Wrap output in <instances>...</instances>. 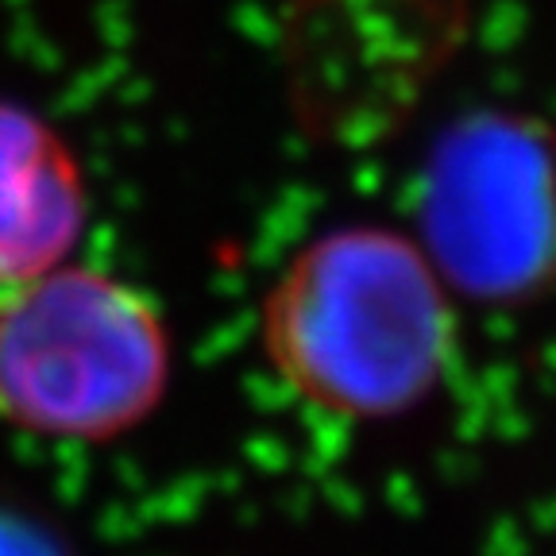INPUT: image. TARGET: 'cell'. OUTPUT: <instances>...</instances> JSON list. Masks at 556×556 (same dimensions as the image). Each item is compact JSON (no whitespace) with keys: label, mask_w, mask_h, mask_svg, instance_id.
<instances>
[{"label":"cell","mask_w":556,"mask_h":556,"mask_svg":"<svg viewBox=\"0 0 556 556\" xmlns=\"http://www.w3.org/2000/svg\"><path fill=\"white\" fill-rule=\"evenodd\" d=\"M456 294L417 236L344 225L275 275L260 313L270 367L313 409L394 421L426 406L456 348Z\"/></svg>","instance_id":"obj_1"},{"label":"cell","mask_w":556,"mask_h":556,"mask_svg":"<svg viewBox=\"0 0 556 556\" xmlns=\"http://www.w3.org/2000/svg\"><path fill=\"white\" fill-rule=\"evenodd\" d=\"M166 317L109 270L59 263L0 290V421L27 437L104 444L166 399Z\"/></svg>","instance_id":"obj_2"},{"label":"cell","mask_w":556,"mask_h":556,"mask_svg":"<svg viewBox=\"0 0 556 556\" xmlns=\"http://www.w3.org/2000/svg\"><path fill=\"white\" fill-rule=\"evenodd\" d=\"M417 243L456 298L556 294V121L479 109L433 139L417 178Z\"/></svg>","instance_id":"obj_3"},{"label":"cell","mask_w":556,"mask_h":556,"mask_svg":"<svg viewBox=\"0 0 556 556\" xmlns=\"http://www.w3.org/2000/svg\"><path fill=\"white\" fill-rule=\"evenodd\" d=\"M86 217V174L66 136L0 97V290L66 263Z\"/></svg>","instance_id":"obj_4"}]
</instances>
